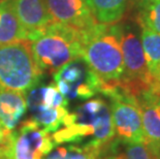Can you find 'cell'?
Here are the masks:
<instances>
[{
    "instance_id": "obj_1",
    "label": "cell",
    "mask_w": 160,
    "mask_h": 159,
    "mask_svg": "<svg viewBox=\"0 0 160 159\" xmlns=\"http://www.w3.org/2000/svg\"><path fill=\"white\" fill-rule=\"evenodd\" d=\"M81 59L98 77L100 86L118 85L124 73L119 23H98L82 32Z\"/></svg>"
},
{
    "instance_id": "obj_2",
    "label": "cell",
    "mask_w": 160,
    "mask_h": 159,
    "mask_svg": "<svg viewBox=\"0 0 160 159\" xmlns=\"http://www.w3.org/2000/svg\"><path fill=\"white\" fill-rule=\"evenodd\" d=\"M55 145L86 144L104 148L115 138L111 110L102 99H91L68 113L52 134Z\"/></svg>"
},
{
    "instance_id": "obj_3",
    "label": "cell",
    "mask_w": 160,
    "mask_h": 159,
    "mask_svg": "<svg viewBox=\"0 0 160 159\" xmlns=\"http://www.w3.org/2000/svg\"><path fill=\"white\" fill-rule=\"evenodd\" d=\"M82 32L54 21L38 36L29 40L40 72L54 74L67 63L81 58Z\"/></svg>"
},
{
    "instance_id": "obj_4",
    "label": "cell",
    "mask_w": 160,
    "mask_h": 159,
    "mask_svg": "<svg viewBox=\"0 0 160 159\" xmlns=\"http://www.w3.org/2000/svg\"><path fill=\"white\" fill-rule=\"evenodd\" d=\"M42 74L29 40L0 46V88L27 93L38 84Z\"/></svg>"
},
{
    "instance_id": "obj_5",
    "label": "cell",
    "mask_w": 160,
    "mask_h": 159,
    "mask_svg": "<svg viewBox=\"0 0 160 159\" xmlns=\"http://www.w3.org/2000/svg\"><path fill=\"white\" fill-rule=\"evenodd\" d=\"M119 33L124 73L118 86L129 95L134 97L150 91L154 79L149 72L146 63L141 38L131 24H120Z\"/></svg>"
},
{
    "instance_id": "obj_6",
    "label": "cell",
    "mask_w": 160,
    "mask_h": 159,
    "mask_svg": "<svg viewBox=\"0 0 160 159\" xmlns=\"http://www.w3.org/2000/svg\"><path fill=\"white\" fill-rule=\"evenodd\" d=\"M52 135L33 119L22 121L9 134L0 159H43L54 149Z\"/></svg>"
},
{
    "instance_id": "obj_7",
    "label": "cell",
    "mask_w": 160,
    "mask_h": 159,
    "mask_svg": "<svg viewBox=\"0 0 160 159\" xmlns=\"http://www.w3.org/2000/svg\"><path fill=\"white\" fill-rule=\"evenodd\" d=\"M99 92L111 99V116L115 137L128 142H145L141 112L135 97L118 85L100 86Z\"/></svg>"
},
{
    "instance_id": "obj_8",
    "label": "cell",
    "mask_w": 160,
    "mask_h": 159,
    "mask_svg": "<svg viewBox=\"0 0 160 159\" xmlns=\"http://www.w3.org/2000/svg\"><path fill=\"white\" fill-rule=\"evenodd\" d=\"M81 60H73L54 73V85L67 101L90 99L99 92L98 77Z\"/></svg>"
},
{
    "instance_id": "obj_9",
    "label": "cell",
    "mask_w": 160,
    "mask_h": 159,
    "mask_svg": "<svg viewBox=\"0 0 160 159\" xmlns=\"http://www.w3.org/2000/svg\"><path fill=\"white\" fill-rule=\"evenodd\" d=\"M47 8L55 22L86 31L98 23L86 0H45Z\"/></svg>"
},
{
    "instance_id": "obj_10",
    "label": "cell",
    "mask_w": 160,
    "mask_h": 159,
    "mask_svg": "<svg viewBox=\"0 0 160 159\" xmlns=\"http://www.w3.org/2000/svg\"><path fill=\"white\" fill-rule=\"evenodd\" d=\"M12 4L27 33V40L34 39L54 22L45 0H12Z\"/></svg>"
},
{
    "instance_id": "obj_11",
    "label": "cell",
    "mask_w": 160,
    "mask_h": 159,
    "mask_svg": "<svg viewBox=\"0 0 160 159\" xmlns=\"http://www.w3.org/2000/svg\"><path fill=\"white\" fill-rule=\"evenodd\" d=\"M135 99L141 112L145 142L160 156V97L146 91Z\"/></svg>"
},
{
    "instance_id": "obj_12",
    "label": "cell",
    "mask_w": 160,
    "mask_h": 159,
    "mask_svg": "<svg viewBox=\"0 0 160 159\" xmlns=\"http://www.w3.org/2000/svg\"><path fill=\"white\" fill-rule=\"evenodd\" d=\"M160 156L146 142H128L115 137L105 146L100 159H159Z\"/></svg>"
},
{
    "instance_id": "obj_13",
    "label": "cell",
    "mask_w": 160,
    "mask_h": 159,
    "mask_svg": "<svg viewBox=\"0 0 160 159\" xmlns=\"http://www.w3.org/2000/svg\"><path fill=\"white\" fill-rule=\"evenodd\" d=\"M27 107L26 93L0 88V123L5 129L12 131L18 126Z\"/></svg>"
},
{
    "instance_id": "obj_14",
    "label": "cell",
    "mask_w": 160,
    "mask_h": 159,
    "mask_svg": "<svg viewBox=\"0 0 160 159\" xmlns=\"http://www.w3.org/2000/svg\"><path fill=\"white\" fill-rule=\"evenodd\" d=\"M97 23L102 25L117 24L124 18L132 0H86Z\"/></svg>"
},
{
    "instance_id": "obj_15",
    "label": "cell",
    "mask_w": 160,
    "mask_h": 159,
    "mask_svg": "<svg viewBox=\"0 0 160 159\" xmlns=\"http://www.w3.org/2000/svg\"><path fill=\"white\" fill-rule=\"evenodd\" d=\"M27 40V33L13 11L12 0L0 1V46Z\"/></svg>"
},
{
    "instance_id": "obj_16",
    "label": "cell",
    "mask_w": 160,
    "mask_h": 159,
    "mask_svg": "<svg viewBox=\"0 0 160 159\" xmlns=\"http://www.w3.org/2000/svg\"><path fill=\"white\" fill-rule=\"evenodd\" d=\"M141 28V42L150 74L154 80L160 77V34L137 22Z\"/></svg>"
},
{
    "instance_id": "obj_17",
    "label": "cell",
    "mask_w": 160,
    "mask_h": 159,
    "mask_svg": "<svg viewBox=\"0 0 160 159\" xmlns=\"http://www.w3.org/2000/svg\"><path fill=\"white\" fill-rule=\"evenodd\" d=\"M102 148L94 145L69 144L53 149L45 159H100Z\"/></svg>"
},
{
    "instance_id": "obj_18",
    "label": "cell",
    "mask_w": 160,
    "mask_h": 159,
    "mask_svg": "<svg viewBox=\"0 0 160 159\" xmlns=\"http://www.w3.org/2000/svg\"><path fill=\"white\" fill-rule=\"evenodd\" d=\"M137 22L160 34V0H154L144 8L139 9Z\"/></svg>"
},
{
    "instance_id": "obj_19",
    "label": "cell",
    "mask_w": 160,
    "mask_h": 159,
    "mask_svg": "<svg viewBox=\"0 0 160 159\" xmlns=\"http://www.w3.org/2000/svg\"><path fill=\"white\" fill-rule=\"evenodd\" d=\"M11 132L12 131H8V129H5V128L3 127V125L0 123V150L5 147Z\"/></svg>"
},
{
    "instance_id": "obj_20",
    "label": "cell",
    "mask_w": 160,
    "mask_h": 159,
    "mask_svg": "<svg viewBox=\"0 0 160 159\" xmlns=\"http://www.w3.org/2000/svg\"><path fill=\"white\" fill-rule=\"evenodd\" d=\"M150 91L155 94L156 96L160 97V81H157V80H154L151 85V88H150Z\"/></svg>"
},
{
    "instance_id": "obj_21",
    "label": "cell",
    "mask_w": 160,
    "mask_h": 159,
    "mask_svg": "<svg viewBox=\"0 0 160 159\" xmlns=\"http://www.w3.org/2000/svg\"><path fill=\"white\" fill-rule=\"evenodd\" d=\"M153 1H154V0H132V3H134L138 7V9H142Z\"/></svg>"
},
{
    "instance_id": "obj_22",
    "label": "cell",
    "mask_w": 160,
    "mask_h": 159,
    "mask_svg": "<svg viewBox=\"0 0 160 159\" xmlns=\"http://www.w3.org/2000/svg\"><path fill=\"white\" fill-rule=\"evenodd\" d=\"M157 81H160V77H158V79H157Z\"/></svg>"
},
{
    "instance_id": "obj_23",
    "label": "cell",
    "mask_w": 160,
    "mask_h": 159,
    "mask_svg": "<svg viewBox=\"0 0 160 159\" xmlns=\"http://www.w3.org/2000/svg\"><path fill=\"white\" fill-rule=\"evenodd\" d=\"M0 1H4V0H0Z\"/></svg>"
},
{
    "instance_id": "obj_24",
    "label": "cell",
    "mask_w": 160,
    "mask_h": 159,
    "mask_svg": "<svg viewBox=\"0 0 160 159\" xmlns=\"http://www.w3.org/2000/svg\"><path fill=\"white\" fill-rule=\"evenodd\" d=\"M159 159H160V158H159Z\"/></svg>"
}]
</instances>
